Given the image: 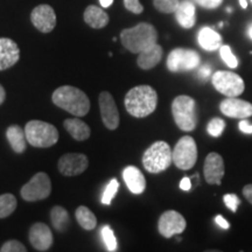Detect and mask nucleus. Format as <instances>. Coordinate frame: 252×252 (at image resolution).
Segmentation results:
<instances>
[{"mask_svg":"<svg viewBox=\"0 0 252 252\" xmlns=\"http://www.w3.org/2000/svg\"><path fill=\"white\" fill-rule=\"evenodd\" d=\"M124 104L126 111L133 117H147L157 109L158 94L150 86L134 87L126 94Z\"/></svg>","mask_w":252,"mask_h":252,"instance_id":"nucleus-1","label":"nucleus"},{"mask_svg":"<svg viewBox=\"0 0 252 252\" xmlns=\"http://www.w3.org/2000/svg\"><path fill=\"white\" fill-rule=\"evenodd\" d=\"M52 100L56 106L76 117H83L90 110V99L87 94L71 86L58 88L53 93Z\"/></svg>","mask_w":252,"mask_h":252,"instance_id":"nucleus-2","label":"nucleus"},{"mask_svg":"<svg viewBox=\"0 0 252 252\" xmlns=\"http://www.w3.org/2000/svg\"><path fill=\"white\" fill-rule=\"evenodd\" d=\"M123 46L133 54H139L145 49L154 46L158 40L157 30L151 24L141 23L127 28L121 33Z\"/></svg>","mask_w":252,"mask_h":252,"instance_id":"nucleus-3","label":"nucleus"},{"mask_svg":"<svg viewBox=\"0 0 252 252\" xmlns=\"http://www.w3.org/2000/svg\"><path fill=\"white\" fill-rule=\"evenodd\" d=\"M28 144L33 147L47 149L59 141V131L54 125L42 121H31L25 126Z\"/></svg>","mask_w":252,"mask_h":252,"instance_id":"nucleus-4","label":"nucleus"},{"mask_svg":"<svg viewBox=\"0 0 252 252\" xmlns=\"http://www.w3.org/2000/svg\"><path fill=\"white\" fill-rule=\"evenodd\" d=\"M173 162V151L166 141H157L145 151L143 166L149 173L159 174L166 171Z\"/></svg>","mask_w":252,"mask_h":252,"instance_id":"nucleus-5","label":"nucleus"},{"mask_svg":"<svg viewBox=\"0 0 252 252\" xmlns=\"http://www.w3.org/2000/svg\"><path fill=\"white\" fill-rule=\"evenodd\" d=\"M172 113L179 128L185 132L194 131L197 126V110L194 98L178 96L172 103Z\"/></svg>","mask_w":252,"mask_h":252,"instance_id":"nucleus-6","label":"nucleus"},{"mask_svg":"<svg viewBox=\"0 0 252 252\" xmlns=\"http://www.w3.org/2000/svg\"><path fill=\"white\" fill-rule=\"evenodd\" d=\"M197 160V146L190 135H185L178 141L173 151V162L178 168L188 171Z\"/></svg>","mask_w":252,"mask_h":252,"instance_id":"nucleus-7","label":"nucleus"},{"mask_svg":"<svg viewBox=\"0 0 252 252\" xmlns=\"http://www.w3.org/2000/svg\"><path fill=\"white\" fill-rule=\"evenodd\" d=\"M52 193V182L49 176L43 172L36 173L26 185L21 188V197L27 202H36L45 200Z\"/></svg>","mask_w":252,"mask_h":252,"instance_id":"nucleus-8","label":"nucleus"},{"mask_svg":"<svg viewBox=\"0 0 252 252\" xmlns=\"http://www.w3.org/2000/svg\"><path fill=\"white\" fill-rule=\"evenodd\" d=\"M215 89L226 97H237L244 93V81L232 71H216L212 77Z\"/></svg>","mask_w":252,"mask_h":252,"instance_id":"nucleus-9","label":"nucleus"},{"mask_svg":"<svg viewBox=\"0 0 252 252\" xmlns=\"http://www.w3.org/2000/svg\"><path fill=\"white\" fill-rule=\"evenodd\" d=\"M200 61V55L195 50L176 48L167 58V68L172 72L189 71L197 68Z\"/></svg>","mask_w":252,"mask_h":252,"instance_id":"nucleus-10","label":"nucleus"},{"mask_svg":"<svg viewBox=\"0 0 252 252\" xmlns=\"http://www.w3.org/2000/svg\"><path fill=\"white\" fill-rule=\"evenodd\" d=\"M187 222L180 213L175 210H167L160 216L158 222V230L165 238H171L174 235L182 234L185 231Z\"/></svg>","mask_w":252,"mask_h":252,"instance_id":"nucleus-11","label":"nucleus"},{"mask_svg":"<svg viewBox=\"0 0 252 252\" xmlns=\"http://www.w3.org/2000/svg\"><path fill=\"white\" fill-rule=\"evenodd\" d=\"M89 166V160L83 153H67L60 158L58 167L62 175L76 176L83 173Z\"/></svg>","mask_w":252,"mask_h":252,"instance_id":"nucleus-12","label":"nucleus"},{"mask_svg":"<svg viewBox=\"0 0 252 252\" xmlns=\"http://www.w3.org/2000/svg\"><path fill=\"white\" fill-rule=\"evenodd\" d=\"M98 104L103 124L109 130H116L119 126V112L112 94L108 91L100 93Z\"/></svg>","mask_w":252,"mask_h":252,"instance_id":"nucleus-13","label":"nucleus"},{"mask_svg":"<svg viewBox=\"0 0 252 252\" xmlns=\"http://www.w3.org/2000/svg\"><path fill=\"white\" fill-rule=\"evenodd\" d=\"M32 24L42 33H49L56 26V14L53 7L49 5L42 4L36 6L31 14Z\"/></svg>","mask_w":252,"mask_h":252,"instance_id":"nucleus-14","label":"nucleus"},{"mask_svg":"<svg viewBox=\"0 0 252 252\" xmlns=\"http://www.w3.org/2000/svg\"><path fill=\"white\" fill-rule=\"evenodd\" d=\"M224 161L219 153L212 152L206 158L203 166L204 179L209 185H220L224 176Z\"/></svg>","mask_w":252,"mask_h":252,"instance_id":"nucleus-15","label":"nucleus"},{"mask_svg":"<svg viewBox=\"0 0 252 252\" xmlns=\"http://www.w3.org/2000/svg\"><path fill=\"white\" fill-rule=\"evenodd\" d=\"M220 112L230 118H248L252 116V104L236 97H229L220 105Z\"/></svg>","mask_w":252,"mask_h":252,"instance_id":"nucleus-16","label":"nucleus"},{"mask_svg":"<svg viewBox=\"0 0 252 252\" xmlns=\"http://www.w3.org/2000/svg\"><path fill=\"white\" fill-rule=\"evenodd\" d=\"M28 237L32 247L37 251H47L53 245L52 230L45 223H35L32 225Z\"/></svg>","mask_w":252,"mask_h":252,"instance_id":"nucleus-17","label":"nucleus"},{"mask_svg":"<svg viewBox=\"0 0 252 252\" xmlns=\"http://www.w3.org/2000/svg\"><path fill=\"white\" fill-rule=\"evenodd\" d=\"M20 59V49L13 40L0 37V70L13 67Z\"/></svg>","mask_w":252,"mask_h":252,"instance_id":"nucleus-18","label":"nucleus"},{"mask_svg":"<svg viewBox=\"0 0 252 252\" xmlns=\"http://www.w3.org/2000/svg\"><path fill=\"white\" fill-rule=\"evenodd\" d=\"M123 179L132 194L139 195L146 189V180L143 173L135 166H127L123 171Z\"/></svg>","mask_w":252,"mask_h":252,"instance_id":"nucleus-19","label":"nucleus"},{"mask_svg":"<svg viewBox=\"0 0 252 252\" xmlns=\"http://www.w3.org/2000/svg\"><path fill=\"white\" fill-rule=\"evenodd\" d=\"M162 47L156 43L154 46L139 53V56H138L137 60L138 67L140 69H144V70H150V69L156 67L157 64H159V62L162 59Z\"/></svg>","mask_w":252,"mask_h":252,"instance_id":"nucleus-20","label":"nucleus"},{"mask_svg":"<svg viewBox=\"0 0 252 252\" xmlns=\"http://www.w3.org/2000/svg\"><path fill=\"white\" fill-rule=\"evenodd\" d=\"M63 126H64L68 133L77 141L87 140L91 134L90 126L80 118L65 119L64 123H63Z\"/></svg>","mask_w":252,"mask_h":252,"instance_id":"nucleus-21","label":"nucleus"},{"mask_svg":"<svg viewBox=\"0 0 252 252\" xmlns=\"http://www.w3.org/2000/svg\"><path fill=\"white\" fill-rule=\"evenodd\" d=\"M175 17L180 26L184 28H191L196 21V11L195 6L189 0H184L180 2L178 9L175 11Z\"/></svg>","mask_w":252,"mask_h":252,"instance_id":"nucleus-22","label":"nucleus"},{"mask_svg":"<svg viewBox=\"0 0 252 252\" xmlns=\"http://www.w3.org/2000/svg\"><path fill=\"white\" fill-rule=\"evenodd\" d=\"M6 138H7L12 150H13L15 153L21 154L26 151L28 143L26 133H25V131L19 125L9 126L7 131H6Z\"/></svg>","mask_w":252,"mask_h":252,"instance_id":"nucleus-23","label":"nucleus"},{"mask_svg":"<svg viewBox=\"0 0 252 252\" xmlns=\"http://www.w3.org/2000/svg\"><path fill=\"white\" fill-rule=\"evenodd\" d=\"M197 40L200 46L208 52H214L222 46V37L217 32L209 27H204L198 32Z\"/></svg>","mask_w":252,"mask_h":252,"instance_id":"nucleus-24","label":"nucleus"},{"mask_svg":"<svg viewBox=\"0 0 252 252\" xmlns=\"http://www.w3.org/2000/svg\"><path fill=\"white\" fill-rule=\"evenodd\" d=\"M84 21L90 27L99 30V28L105 27L109 24V15L102 8L94 5H90L84 12Z\"/></svg>","mask_w":252,"mask_h":252,"instance_id":"nucleus-25","label":"nucleus"},{"mask_svg":"<svg viewBox=\"0 0 252 252\" xmlns=\"http://www.w3.org/2000/svg\"><path fill=\"white\" fill-rule=\"evenodd\" d=\"M50 220H52L54 229L60 232L65 231L70 225V217H69L68 212L60 206H55L50 210Z\"/></svg>","mask_w":252,"mask_h":252,"instance_id":"nucleus-26","label":"nucleus"},{"mask_svg":"<svg viewBox=\"0 0 252 252\" xmlns=\"http://www.w3.org/2000/svg\"><path fill=\"white\" fill-rule=\"evenodd\" d=\"M75 217H76L78 224H80L84 230H93L97 225V219L94 214L91 212L89 208L81 206L78 207L75 212Z\"/></svg>","mask_w":252,"mask_h":252,"instance_id":"nucleus-27","label":"nucleus"},{"mask_svg":"<svg viewBox=\"0 0 252 252\" xmlns=\"http://www.w3.org/2000/svg\"><path fill=\"white\" fill-rule=\"evenodd\" d=\"M18 202L13 194L0 195V219H6L14 213Z\"/></svg>","mask_w":252,"mask_h":252,"instance_id":"nucleus-28","label":"nucleus"},{"mask_svg":"<svg viewBox=\"0 0 252 252\" xmlns=\"http://www.w3.org/2000/svg\"><path fill=\"white\" fill-rule=\"evenodd\" d=\"M153 5L162 13H175L180 1L179 0H153Z\"/></svg>","mask_w":252,"mask_h":252,"instance_id":"nucleus-29","label":"nucleus"},{"mask_svg":"<svg viewBox=\"0 0 252 252\" xmlns=\"http://www.w3.org/2000/svg\"><path fill=\"white\" fill-rule=\"evenodd\" d=\"M119 189V182L117 179H112L111 181L109 182L108 186H106L105 189H104V193L102 196V203L105 204V206H110L112 202L113 197L116 196Z\"/></svg>","mask_w":252,"mask_h":252,"instance_id":"nucleus-30","label":"nucleus"},{"mask_svg":"<svg viewBox=\"0 0 252 252\" xmlns=\"http://www.w3.org/2000/svg\"><path fill=\"white\" fill-rule=\"evenodd\" d=\"M100 234H102V238L104 243L106 245L108 251L113 252L117 250V239H116V236L113 234L112 229L110 228L109 225H104L102 228V231H100Z\"/></svg>","mask_w":252,"mask_h":252,"instance_id":"nucleus-31","label":"nucleus"},{"mask_svg":"<svg viewBox=\"0 0 252 252\" xmlns=\"http://www.w3.org/2000/svg\"><path fill=\"white\" fill-rule=\"evenodd\" d=\"M225 128V122L220 118H214L207 126V131L212 137H220Z\"/></svg>","mask_w":252,"mask_h":252,"instance_id":"nucleus-32","label":"nucleus"},{"mask_svg":"<svg viewBox=\"0 0 252 252\" xmlns=\"http://www.w3.org/2000/svg\"><path fill=\"white\" fill-rule=\"evenodd\" d=\"M220 58L223 59V61L225 62V64L228 65L229 68H232V69L237 68L238 60L234 54H232L231 49H230L229 46H220Z\"/></svg>","mask_w":252,"mask_h":252,"instance_id":"nucleus-33","label":"nucleus"},{"mask_svg":"<svg viewBox=\"0 0 252 252\" xmlns=\"http://www.w3.org/2000/svg\"><path fill=\"white\" fill-rule=\"evenodd\" d=\"M27 249L25 248L23 243H20L19 241L15 239H11V241L6 242L2 244V247L0 248V252H26Z\"/></svg>","mask_w":252,"mask_h":252,"instance_id":"nucleus-34","label":"nucleus"},{"mask_svg":"<svg viewBox=\"0 0 252 252\" xmlns=\"http://www.w3.org/2000/svg\"><path fill=\"white\" fill-rule=\"evenodd\" d=\"M223 201H224L225 206L228 207L232 213L237 212V208H238L239 204H241V201H239V198L236 196L235 194L224 195V197H223Z\"/></svg>","mask_w":252,"mask_h":252,"instance_id":"nucleus-35","label":"nucleus"},{"mask_svg":"<svg viewBox=\"0 0 252 252\" xmlns=\"http://www.w3.org/2000/svg\"><path fill=\"white\" fill-rule=\"evenodd\" d=\"M124 6L127 11L134 14H140L144 11L143 5L140 4L139 0H124Z\"/></svg>","mask_w":252,"mask_h":252,"instance_id":"nucleus-36","label":"nucleus"},{"mask_svg":"<svg viewBox=\"0 0 252 252\" xmlns=\"http://www.w3.org/2000/svg\"><path fill=\"white\" fill-rule=\"evenodd\" d=\"M195 1L204 8H216L222 4L223 0H195Z\"/></svg>","mask_w":252,"mask_h":252,"instance_id":"nucleus-37","label":"nucleus"},{"mask_svg":"<svg viewBox=\"0 0 252 252\" xmlns=\"http://www.w3.org/2000/svg\"><path fill=\"white\" fill-rule=\"evenodd\" d=\"M238 126H239V130H241L242 132H244V133H247V134L252 133V124H250L249 122L241 121Z\"/></svg>","mask_w":252,"mask_h":252,"instance_id":"nucleus-38","label":"nucleus"},{"mask_svg":"<svg viewBox=\"0 0 252 252\" xmlns=\"http://www.w3.org/2000/svg\"><path fill=\"white\" fill-rule=\"evenodd\" d=\"M210 74H212V69H210L209 65H203V67L198 70V76L202 78V80H206L207 77H209Z\"/></svg>","mask_w":252,"mask_h":252,"instance_id":"nucleus-39","label":"nucleus"},{"mask_svg":"<svg viewBox=\"0 0 252 252\" xmlns=\"http://www.w3.org/2000/svg\"><path fill=\"white\" fill-rule=\"evenodd\" d=\"M215 222H216V224H219L222 229L226 230V229L230 228V224L228 223V220H226L223 216H220V215L216 216L215 217Z\"/></svg>","mask_w":252,"mask_h":252,"instance_id":"nucleus-40","label":"nucleus"},{"mask_svg":"<svg viewBox=\"0 0 252 252\" xmlns=\"http://www.w3.org/2000/svg\"><path fill=\"white\" fill-rule=\"evenodd\" d=\"M243 195L245 198L252 204V185H247L243 188Z\"/></svg>","mask_w":252,"mask_h":252,"instance_id":"nucleus-41","label":"nucleus"},{"mask_svg":"<svg viewBox=\"0 0 252 252\" xmlns=\"http://www.w3.org/2000/svg\"><path fill=\"white\" fill-rule=\"evenodd\" d=\"M180 188L182 189V190L185 191H188L190 190L191 188V182H190V179L189 178H184L180 182Z\"/></svg>","mask_w":252,"mask_h":252,"instance_id":"nucleus-42","label":"nucleus"},{"mask_svg":"<svg viewBox=\"0 0 252 252\" xmlns=\"http://www.w3.org/2000/svg\"><path fill=\"white\" fill-rule=\"evenodd\" d=\"M5 98H6V91L4 89V87L0 84V105L5 102Z\"/></svg>","mask_w":252,"mask_h":252,"instance_id":"nucleus-43","label":"nucleus"},{"mask_svg":"<svg viewBox=\"0 0 252 252\" xmlns=\"http://www.w3.org/2000/svg\"><path fill=\"white\" fill-rule=\"evenodd\" d=\"M99 2H100V5L103 6V7H110V6L112 5V2H113V0H99Z\"/></svg>","mask_w":252,"mask_h":252,"instance_id":"nucleus-44","label":"nucleus"},{"mask_svg":"<svg viewBox=\"0 0 252 252\" xmlns=\"http://www.w3.org/2000/svg\"><path fill=\"white\" fill-rule=\"evenodd\" d=\"M239 4H241V6L243 8H247L248 7V2L247 0H239Z\"/></svg>","mask_w":252,"mask_h":252,"instance_id":"nucleus-45","label":"nucleus"},{"mask_svg":"<svg viewBox=\"0 0 252 252\" xmlns=\"http://www.w3.org/2000/svg\"><path fill=\"white\" fill-rule=\"evenodd\" d=\"M249 36H250L252 39V26L250 27V30H249Z\"/></svg>","mask_w":252,"mask_h":252,"instance_id":"nucleus-46","label":"nucleus"},{"mask_svg":"<svg viewBox=\"0 0 252 252\" xmlns=\"http://www.w3.org/2000/svg\"><path fill=\"white\" fill-rule=\"evenodd\" d=\"M251 1H252V0H251Z\"/></svg>","mask_w":252,"mask_h":252,"instance_id":"nucleus-47","label":"nucleus"}]
</instances>
